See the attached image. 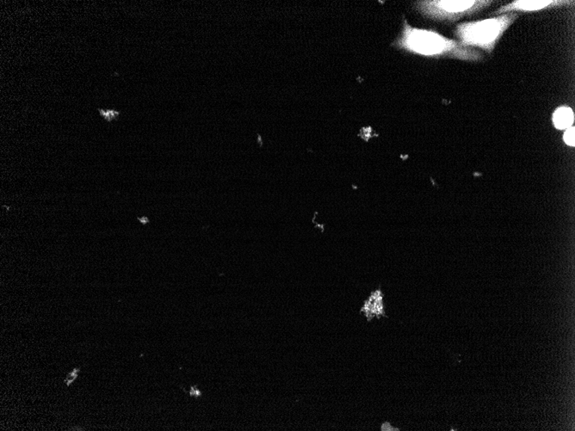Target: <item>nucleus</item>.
<instances>
[{"label":"nucleus","instance_id":"f257e3e1","mask_svg":"<svg viewBox=\"0 0 575 431\" xmlns=\"http://www.w3.org/2000/svg\"><path fill=\"white\" fill-rule=\"evenodd\" d=\"M393 45L419 56H443L465 62H480L484 57L477 50L462 46L457 40L449 39L436 31L414 28L406 19L401 36Z\"/></svg>","mask_w":575,"mask_h":431},{"label":"nucleus","instance_id":"f03ea898","mask_svg":"<svg viewBox=\"0 0 575 431\" xmlns=\"http://www.w3.org/2000/svg\"><path fill=\"white\" fill-rule=\"evenodd\" d=\"M517 18V12H509L492 18L461 22L456 26L455 34L462 46L479 48L491 54Z\"/></svg>","mask_w":575,"mask_h":431},{"label":"nucleus","instance_id":"7ed1b4c3","mask_svg":"<svg viewBox=\"0 0 575 431\" xmlns=\"http://www.w3.org/2000/svg\"><path fill=\"white\" fill-rule=\"evenodd\" d=\"M492 3V1L487 0H432L417 2V8L419 12L429 18L455 22L465 16L480 12Z\"/></svg>","mask_w":575,"mask_h":431},{"label":"nucleus","instance_id":"20e7f679","mask_svg":"<svg viewBox=\"0 0 575 431\" xmlns=\"http://www.w3.org/2000/svg\"><path fill=\"white\" fill-rule=\"evenodd\" d=\"M574 1L569 0H516L499 7L492 15L499 16L509 12H531L543 10L573 6Z\"/></svg>","mask_w":575,"mask_h":431},{"label":"nucleus","instance_id":"39448f33","mask_svg":"<svg viewBox=\"0 0 575 431\" xmlns=\"http://www.w3.org/2000/svg\"><path fill=\"white\" fill-rule=\"evenodd\" d=\"M360 312L365 315L368 321L372 320L374 317L379 318L381 316H386L381 290H376L371 294V296L364 302Z\"/></svg>","mask_w":575,"mask_h":431},{"label":"nucleus","instance_id":"423d86ee","mask_svg":"<svg viewBox=\"0 0 575 431\" xmlns=\"http://www.w3.org/2000/svg\"><path fill=\"white\" fill-rule=\"evenodd\" d=\"M574 120V114L572 108L561 106L554 111L553 122L557 130H567L572 126Z\"/></svg>","mask_w":575,"mask_h":431},{"label":"nucleus","instance_id":"0eeeda50","mask_svg":"<svg viewBox=\"0 0 575 431\" xmlns=\"http://www.w3.org/2000/svg\"><path fill=\"white\" fill-rule=\"evenodd\" d=\"M100 116L106 120L109 124L112 122L113 120H116L120 116V111L116 110L114 108H108V110H104V108H98Z\"/></svg>","mask_w":575,"mask_h":431},{"label":"nucleus","instance_id":"6e6552de","mask_svg":"<svg viewBox=\"0 0 575 431\" xmlns=\"http://www.w3.org/2000/svg\"><path fill=\"white\" fill-rule=\"evenodd\" d=\"M574 131V126H570L569 128H567V130H566L565 134H564V136H563L564 142H565L566 145L570 146H574L575 145Z\"/></svg>","mask_w":575,"mask_h":431},{"label":"nucleus","instance_id":"1a4fd4ad","mask_svg":"<svg viewBox=\"0 0 575 431\" xmlns=\"http://www.w3.org/2000/svg\"><path fill=\"white\" fill-rule=\"evenodd\" d=\"M80 371V370H79V368H74L71 373L68 374V377H67L65 380L66 384L68 386L71 385L72 383H73L75 380L77 379Z\"/></svg>","mask_w":575,"mask_h":431},{"label":"nucleus","instance_id":"9d476101","mask_svg":"<svg viewBox=\"0 0 575 431\" xmlns=\"http://www.w3.org/2000/svg\"><path fill=\"white\" fill-rule=\"evenodd\" d=\"M381 430H382V431H397V430H398V431H399V430H399V428H395V427H394V426H392V425H391L390 424H389V422H383V424H381Z\"/></svg>","mask_w":575,"mask_h":431},{"label":"nucleus","instance_id":"9b49d317","mask_svg":"<svg viewBox=\"0 0 575 431\" xmlns=\"http://www.w3.org/2000/svg\"><path fill=\"white\" fill-rule=\"evenodd\" d=\"M190 394H191V397L198 398L200 397L202 394H201V392L199 391V389H198L197 386H192Z\"/></svg>","mask_w":575,"mask_h":431},{"label":"nucleus","instance_id":"f8f14e48","mask_svg":"<svg viewBox=\"0 0 575 431\" xmlns=\"http://www.w3.org/2000/svg\"><path fill=\"white\" fill-rule=\"evenodd\" d=\"M138 220H140V222H142V224H147V223H148V222H149L147 217H142V218H138Z\"/></svg>","mask_w":575,"mask_h":431}]
</instances>
